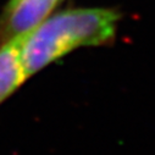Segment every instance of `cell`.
<instances>
[{"instance_id":"obj_4","label":"cell","mask_w":155,"mask_h":155,"mask_svg":"<svg viewBox=\"0 0 155 155\" xmlns=\"http://www.w3.org/2000/svg\"><path fill=\"white\" fill-rule=\"evenodd\" d=\"M17 2H18V0H9V3H8V5H6L5 8H11V6H14Z\"/></svg>"},{"instance_id":"obj_1","label":"cell","mask_w":155,"mask_h":155,"mask_svg":"<svg viewBox=\"0 0 155 155\" xmlns=\"http://www.w3.org/2000/svg\"><path fill=\"white\" fill-rule=\"evenodd\" d=\"M120 14L111 9H70L43 20L21 38V62L26 77L41 71L80 47L112 41Z\"/></svg>"},{"instance_id":"obj_2","label":"cell","mask_w":155,"mask_h":155,"mask_svg":"<svg viewBox=\"0 0 155 155\" xmlns=\"http://www.w3.org/2000/svg\"><path fill=\"white\" fill-rule=\"evenodd\" d=\"M62 0H18L0 17V48L45 20Z\"/></svg>"},{"instance_id":"obj_3","label":"cell","mask_w":155,"mask_h":155,"mask_svg":"<svg viewBox=\"0 0 155 155\" xmlns=\"http://www.w3.org/2000/svg\"><path fill=\"white\" fill-rule=\"evenodd\" d=\"M22 35L0 48V105L27 80L21 62Z\"/></svg>"}]
</instances>
